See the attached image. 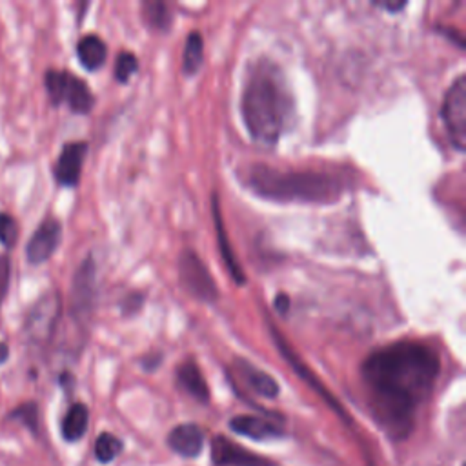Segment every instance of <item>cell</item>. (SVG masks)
I'll return each mask as SVG.
<instances>
[{
    "mask_svg": "<svg viewBox=\"0 0 466 466\" xmlns=\"http://www.w3.org/2000/svg\"><path fill=\"white\" fill-rule=\"evenodd\" d=\"M439 358L425 344L402 341L384 346L363 363V381L377 425L393 441L410 436L419 406L430 397Z\"/></svg>",
    "mask_w": 466,
    "mask_h": 466,
    "instance_id": "obj_1",
    "label": "cell"
},
{
    "mask_svg": "<svg viewBox=\"0 0 466 466\" xmlns=\"http://www.w3.org/2000/svg\"><path fill=\"white\" fill-rule=\"evenodd\" d=\"M241 109L246 128L255 142L273 146L279 141L286 125L289 104L273 68L261 63L250 73L243 90Z\"/></svg>",
    "mask_w": 466,
    "mask_h": 466,
    "instance_id": "obj_2",
    "label": "cell"
},
{
    "mask_svg": "<svg viewBox=\"0 0 466 466\" xmlns=\"http://www.w3.org/2000/svg\"><path fill=\"white\" fill-rule=\"evenodd\" d=\"M246 185L261 197L279 203H333L342 194V185L326 173L282 171L254 164L246 171Z\"/></svg>",
    "mask_w": 466,
    "mask_h": 466,
    "instance_id": "obj_3",
    "label": "cell"
},
{
    "mask_svg": "<svg viewBox=\"0 0 466 466\" xmlns=\"http://www.w3.org/2000/svg\"><path fill=\"white\" fill-rule=\"evenodd\" d=\"M46 90L55 104L66 102L77 113H88L93 108V95L88 84L70 72H47Z\"/></svg>",
    "mask_w": 466,
    "mask_h": 466,
    "instance_id": "obj_4",
    "label": "cell"
},
{
    "mask_svg": "<svg viewBox=\"0 0 466 466\" xmlns=\"http://www.w3.org/2000/svg\"><path fill=\"white\" fill-rule=\"evenodd\" d=\"M441 115L453 148L462 151L466 146V75H459L448 88Z\"/></svg>",
    "mask_w": 466,
    "mask_h": 466,
    "instance_id": "obj_5",
    "label": "cell"
},
{
    "mask_svg": "<svg viewBox=\"0 0 466 466\" xmlns=\"http://www.w3.org/2000/svg\"><path fill=\"white\" fill-rule=\"evenodd\" d=\"M61 296L56 291H49L33 305L24 324V332L31 342L42 344L49 341L56 328L58 317H61Z\"/></svg>",
    "mask_w": 466,
    "mask_h": 466,
    "instance_id": "obj_6",
    "label": "cell"
},
{
    "mask_svg": "<svg viewBox=\"0 0 466 466\" xmlns=\"http://www.w3.org/2000/svg\"><path fill=\"white\" fill-rule=\"evenodd\" d=\"M179 275L185 289L190 296L208 303H213L217 299V284L210 270L195 252L192 250L183 252L179 261Z\"/></svg>",
    "mask_w": 466,
    "mask_h": 466,
    "instance_id": "obj_7",
    "label": "cell"
},
{
    "mask_svg": "<svg viewBox=\"0 0 466 466\" xmlns=\"http://www.w3.org/2000/svg\"><path fill=\"white\" fill-rule=\"evenodd\" d=\"M63 237V226L55 219H46L31 236L28 248H26V255L28 261L31 264H42L46 263L55 250L58 248V243H61Z\"/></svg>",
    "mask_w": 466,
    "mask_h": 466,
    "instance_id": "obj_8",
    "label": "cell"
},
{
    "mask_svg": "<svg viewBox=\"0 0 466 466\" xmlns=\"http://www.w3.org/2000/svg\"><path fill=\"white\" fill-rule=\"evenodd\" d=\"M211 459L217 466H275L266 457H261L229 439L219 436L211 444Z\"/></svg>",
    "mask_w": 466,
    "mask_h": 466,
    "instance_id": "obj_9",
    "label": "cell"
},
{
    "mask_svg": "<svg viewBox=\"0 0 466 466\" xmlns=\"http://www.w3.org/2000/svg\"><path fill=\"white\" fill-rule=\"evenodd\" d=\"M88 153L86 142H70L63 148L55 164V177L63 186H77Z\"/></svg>",
    "mask_w": 466,
    "mask_h": 466,
    "instance_id": "obj_10",
    "label": "cell"
},
{
    "mask_svg": "<svg viewBox=\"0 0 466 466\" xmlns=\"http://www.w3.org/2000/svg\"><path fill=\"white\" fill-rule=\"evenodd\" d=\"M229 428L236 434L250 437L254 441H272V439H279L284 436L282 428L277 423L268 421L264 418H255V416L233 418L229 421Z\"/></svg>",
    "mask_w": 466,
    "mask_h": 466,
    "instance_id": "obj_11",
    "label": "cell"
},
{
    "mask_svg": "<svg viewBox=\"0 0 466 466\" xmlns=\"http://www.w3.org/2000/svg\"><path fill=\"white\" fill-rule=\"evenodd\" d=\"M168 444L175 453L192 459L203 452L204 434H203L201 427H197V425H192V423L179 425L169 432Z\"/></svg>",
    "mask_w": 466,
    "mask_h": 466,
    "instance_id": "obj_12",
    "label": "cell"
},
{
    "mask_svg": "<svg viewBox=\"0 0 466 466\" xmlns=\"http://www.w3.org/2000/svg\"><path fill=\"white\" fill-rule=\"evenodd\" d=\"M95 298V266L93 261L88 259L81 266V270L75 275L73 284V310L79 314H84L91 308Z\"/></svg>",
    "mask_w": 466,
    "mask_h": 466,
    "instance_id": "obj_13",
    "label": "cell"
},
{
    "mask_svg": "<svg viewBox=\"0 0 466 466\" xmlns=\"http://www.w3.org/2000/svg\"><path fill=\"white\" fill-rule=\"evenodd\" d=\"M213 217H215V228H217V241H219L220 255H222V259H224V263H226V268L229 270L233 280L239 282V284H245V272H243V268H241L237 257L233 255V250L229 248V243H228V237H226L222 217H220V208H219L217 199H213Z\"/></svg>",
    "mask_w": 466,
    "mask_h": 466,
    "instance_id": "obj_14",
    "label": "cell"
},
{
    "mask_svg": "<svg viewBox=\"0 0 466 466\" xmlns=\"http://www.w3.org/2000/svg\"><path fill=\"white\" fill-rule=\"evenodd\" d=\"M177 381L181 388H185L192 397H195L199 402H208L210 390L208 384L199 370V367L194 361H186L177 370Z\"/></svg>",
    "mask_w": 466,
    "mask_h": 466,
    "instance_id": "obj_15",
    "label": "cell"
},
{
    "mask_svg": "<svg viewBox=\"0 0 466 466\" xmlns=\"http://www.w3.org/2000/svg\"><path fill=\"white\" fill-rule=\"evenodd\" d=\"M272 333H273V339H275V342L279 344V348H280V352H282V356L286 358V361L289 363V367H294L296 370H298V374L305 379V381H308L310 384H312V388H315L321 395H324V399L335 408V410H339V414L342 416V412H341V408H339V404H337V401H333L330 395H328V392L324 390V386L310 374V370L306 368V365H303L301 361H299V358L296 356V352H294V350H291L286 342H284V339L280 337V333L275 330V328H272Z\"/></svg>",
    "mask_w": 466,
    "mask_h": 466,
    "instance_id": "obj_16",
    "label": "cell"
},
{
    "mask_svg": "<svg viewBox=\"0 0 466 466\" xmlns=\"http://www.w3.org/2000/svg\"><path fill=\"white\" fill-rule=\"evenodd\" d=\"M77 55H79L81 65L86 70L95 72L104 65L108 49H106V44L102 39H99L97 35H86L79 40Z\"/></svg>",
    "mask_w": 466,
    "mask_h": 466,
    "instance_id": "obj_17",
    "label": "cell"
},
{
    "mask_svg": "<svg viewBox=\"0 0 466 466\" xmlns=\"http://www.w3.org/2000/svg\"><path fill=\"white\" fill-rule=\"evenodd\" d=\"M239 368L241 374L245 377V381L250 384V388L268 399H275L279 395V384L275 383V379L272 375H268L266 372L255 368L252 363L246 361H239Z\"/></svg>",
    "mask_w": 466,
    "mask_h": 466,
    "instance_id": "obj_18",
    "label": "cell"
},
{
    "mask_svg": "<svg viewBox=\"0 0 466 466\" xmlns=\"http://www.w3.org/2000/svg\"><path fill=\"white\" fill-rule=\"evenodd\" d=\"M88 421H90V414H88V408L81 402L73 404L68 414L63 419V436L66 441L75 443L79 439L84 437L86 430H88Z\"/></svg>",
    "mask_w": 466,
    "mask_h": 466,
    "instance_id": "obj_19",
    "label": "cell"
},
{
    "mask_svg": "<svg viewBox=\"0 0 466 466\" xmlns=\"http://www.w3.org/2000/svg\"><path fill=\"white\" fill-rule=\"evenodd\" d=\"M142 17L148 26L159 31H166L171 24L168 6L164 3H157V0H150V3L142 4Z\"/></svg>",
    "mask_w": 466,
    "mask_h": 466,
    "instance_id": "obj_20",
    "label": "cell"
},
{
    "mask_svg": "<svg viewBox=\"0 0 466 466\" xmlns=\"http://www.w3.org/2000/svg\"><path fill=\"white\" fill-rule=\"evenodd\" d=\"M203 66V39L199 33H192L186 39L183 70L186 75H195Z\"/></svg>",
    "mask_w": 466,
    "mask_h": 466,
    "instance_id": "obj_21",
    "label": "cell"
},
{
    "mask_svg": "<svg viewBox=\"0 0 466 466\" xmlns=\"http://www.w3.org/2000/svg\"><path fill=\"white\" fill-rule=\"evenodd\" d=\"M123 452V443L121 439H116L111 434H102L99 436L97 443H95V457L100 462H111L116 455Z\"/></svg>",
    "mask_w": 466,
    "mask_h": 466,
    "instance_id": "obj_22",
    "label": "cell"
},
{
    "mask_svg": "<svg viewBox=\"0 0 466 466\" xmlns=\"http://www.w3.org/2000/svg\"><path fill=\"white\" fill-rule=\"evenodd\" d=\"M139 63H137V56L134 53H121L119 58H116V65H115V79L119 82H128V79L137 72Z\"/></svg>",
    "mask_w": 466,
    "mask_h": 466,
    "instance_id": "obj_23",
    "label": "cell"
},
{
    "mask_svg": "<svg viewBox=\"0 0 466 466\" xmlns=\"http://www.w3.org/2000/svg\"><path fill=\"white\" fill-rule=\"evenodd\" d=\"M19 239V226L8 213H0V245L12 248Z\"/></svg>",
    "mask_w": 466,
    "mask_h": 466,
    "instance_id": "obj_24",
    "label": "cell"
},
{
    "mask_svg": "<svg viewBox=\"0 0 466 466\" xmlns=\"http://www.w3.org/2000/svg\"><path fill=\"white\" fill-rule=\"evenodd\" d=\"M10 270H12L10 261L6 257L0 259V305H3L10 286Z\"/></svg>",
    "mask_w": 466,
    "mask_h": 466,
    "instance_id": "obj_25",
    "label": "cell"
},
{
    "mask_svg": "<svg viewBox=\"0 0 466 466\" xmlns=\"http://www.w3.org/2000/svg\"><path fill=\"white\" fill-rule=\"evenodd\" d=\"M374 6L388 10V12H401V10H404L406 4L404 3H374Z\"/></svg>",
    "mask_w": 466,
    "mask_h": 466,
    "instance_id": "obj_26",
    "label": "cell"
},
{
    "mask_svg": "<svg viewBox=\"0 0 466 466\" xmlns=\"http://www.w3.org/2000/svg\"><path fill=\"white\" fill-rule=\"evenodd\" d=\"M288 305H289V299L286 296H277L275 298V310H279L280 314L288 312Z\"/></svg>",
    "mask_w": 466,
    "mask_h": 466,
    "instance_id": "obj_27",
    "label": "cell"
},
{
    "mask_svg": "<svg viewBox=\"0 0 466 466\" xmlns=\"http://www.w3.org/2000/svg\"><path fill=\"white\" fill-rule=\"evenodd\" d=\"M8 358V346L4 342H0V363H4Z\"/></svg>",
    "mask_w": 466,
    "mask_h": 466,
    "instance_id": "obj_28",
    "label": "cell"
}]
</instances>
